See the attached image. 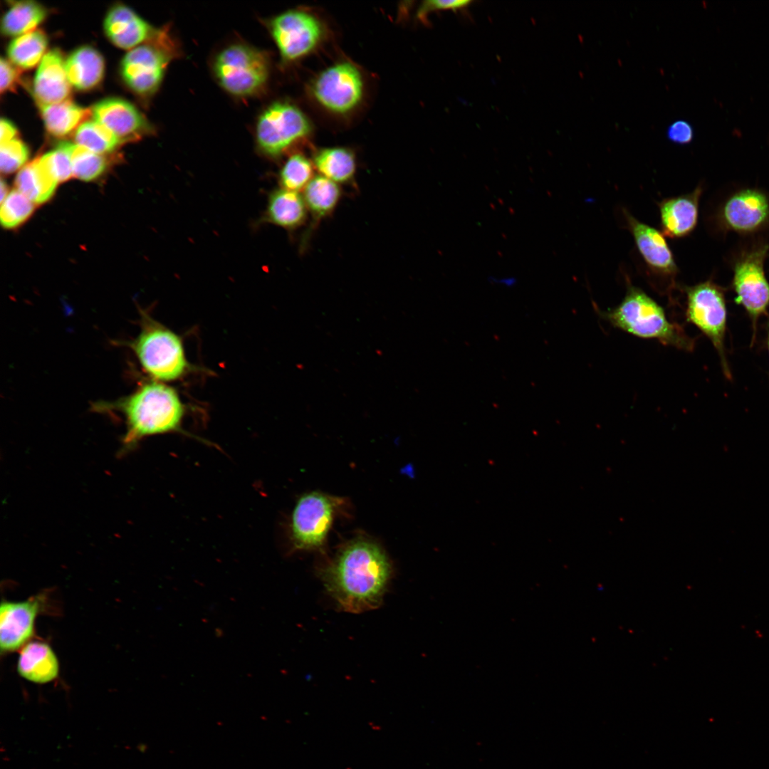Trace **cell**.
I'll list each match as a JSON object with an SVG mask.
<instances>
[{
	"label": "cell",
	"instance_id": "60d3db41",
	"mask_svg": "<svg viewBox=\"0 0 769 769\" xmlns=\"http://www.w3.org/2000/svg\"><path fill=\"white\" fill-rule=\"evenodd\" d=\"M765 328H766V345H767V348H768V354H769V315H768V318L767 322H766Z\"/></svg>",
	"mask_w": 769,
	"mask_h": 769
},
{
	"label": "cell",
	"instance_id": "d590c367",
	"mask_svg": "<svg viewBox=\"0 0 769 769\" xmlns=\"http://www.w3.org/2000/svg\"><path fill=\"white\" fill-rule=\"evenodd\" d=\"M666 135L672 142L689 144L694 138V129L687 121L679 120L668 127Z\"/></svg>",
	"mask_w": 769,
	"mask_h": 769
},
{
	"label": "cell",
	"instance_id": "8fae6325",
	"mask_svg": "<svg viewBox=\"0 0 769 769\" xmlns=\"http://www.w3.org/2000/svg\"><path fill=\"white\" fill-rule=\"evenodd\" d=\"M335 498L319 492L302 496L293 511L291 539L296 550H313L322 547L335 513Z\"/></svg>",
	"mask_w": 769,
	"mask_h": 769
},
{
	"label": "cell",
	"instance_id": "8d00e7d4",
	"mask_svg": "<svg viewBox=\"0 0 769 769\" xmlns=\"http://www.w3.org/2000/svg\"><path fill=\"white\" fill-rule=\"evenodd\" d=\"M0 68L1 92L3 93L6 90H13L16 87L19 80V75L18 73L17 69L15 68L10 62L4 59V58H1Z\"/></svg>",
	"mask_w": 769,
	"mask_h": 769
},
{
	"label": "cell",
	"instance_id": "603a6c76",
	"mask_svg": "<svg viewBox=\"0 0 769 769\" xmlns=\"http://www.w3.org/2000/svg\"><path fill=\"white\" fill-rule=\"evenodd\" d=\"M312 162L319 174L339 184L353 181L357 170L355 153L343 147H324L313 155Z\"/></svg>",
	"mask_w": 769,
	"mask_h": 769
},
{
	"label": "cell",
	"instance_id": "4dcf8cb0",
	"mask_svg": "<svg viewBox=\"0 0 769 769\" xmlns=\"http://www.w3.org/2000/svg\"><path fill=\"white\" fill-rule=\"evenodd\" d=\"M74 137L77 145L100 155L113 151L120 144L108 127L95 120L82 123Z\"/></svg>",
	"mask_w": 769,
	"mask_h": 769
},
{
	"label": "cell",
	"instance_id": "6da1fadb",
	"mask_svg": "<svg viewBox=\"0 0 769 769\" xmlns=\"http://www.w3.org/2000/svg\"><path fill=\"white\" fill-rule=\"evenodd\" d=\"M391 574L382 549L374 542L356 539L342 548L320 576L341 610L361 613L382 604Z\"/></svg>",
	"mask_w": 769,
	"mask_h": 769
},
{
	"label": "cell",
	"instance_id": "e0dca14e",
	"mask_svg": "<svg viewBox=\"0 0 769 769\" xmlns=\"http://www.w3.org/2000/svg\"><path fill=\"white\" fill-rule=\"evenodd\" d=\"M70 85L61 53L57 48L50 50L42 58L33 80V93L38 105L67 100Z\"/></svg>",
	"mask_w": 769,
	"mask_h": 769
},
{
	"label": "cell",
	"instance_id": "52a82bcc",
	"mask_svg": "<svg viewBox=\"0 0 769 769\" xmlns=\"http://www.w3.org/2000/svg\"><path fill=\"white\" fill-rule=\"evenodd\" d=\"M217 81L229 93L249 97L261 92L269 76L266 55L245 44H233L220 51L213 64Z\"/></svg>",
	"mask_w": 769,
	"mask_h": 769
},
{
	"label": "cell",
	"instance_id": "9a60e30c",
	"mask_svg": "<svg viewBox=\"0 0 769 769\" xmlns=\"http://www.w3.org/2000/svg\"><path fill=\"white\" fill-rule=\"evenodd\" d=\"M46 593L21 601L2 600L0 607L1 654L20 650L35 634V622L46 605Z\"/></svg>",
	"mask_w": 769,
	"mask_h": 769
},
{
	"label": "cell",
	"instance_id": "d6986e66",
	"mask_svg": "<svg viewBox=\"0 0 769 769\" xmlns=\"http://www.w3.org/2000/svg\"><path fill=\"white\" fill-rule=\"evenodd\" d=\"M701 193L702 187L699 186L690 193L665 199L659 204L661 227L664 236L681 238L694 230L698 221Z\"/></svg>",
	"mask_w": 769,
	"mask_h": 769
},
{
	"label": "cell",
	"instance_id": "cb8c5ba5",
	"mask_svg": "<svg viewBox=\"0 0 769 769\" xmlns=\"http://www.w3.org/2000/svg\"><path fill=\"white\" fill-rule=\"evenodd\" d=\"M303 196L313 227L335 211L342 197V189L339 184L318 174L305 188Z\"/></svg>",
	"mask_w": 769,
	"mask_h": 769
},
{
	"label": "cell",
	"instance_id": "ffe728a7",
	"mask_svg": "<svg viewBox=\"0 0 769 769\" xmlns=\"http://www.w3.org/2000/svg\"><path fill=\"white\" fill-rule=\"evenodd\" d=\"M58 659L46 642L30 641L19 652L17 660L18 674L24 679L37 684H45L59 675Z\"/></svg>",
	"mask_w": 769,
	"mask_h": 769
},
{
	"label": "cell",
	"instance_id": "f546056e",
	"mask_svg": "<svg viewBox=\"0 0 769 769\" xmlns=\"http://www.w3.org/2000/svg\"><path fill=\"white\" fill-rule=\"evenodd\" d=\"M66 142L71 159L73 176L89 182L100 177L107 169L108 160L103 155L95 153L76 143Z\"/></svg>",
	"mask_w": 769,
	"mask_h": 769
},
{
	"label": "cell",
	"instance_id": "484cf974",
	"mask_svg": "<svg viewBox=\"0 0 769 769\" xmlns=\"http://www.w3.org/2000/svg\"><path fill=\"white\" fill-rule=\"evenodd\" d=\"M18 190L35 204L48 201L54 194L58 182L51 176L39 158L24 166L17 174Z\"/></svg>",
	"mask_w": 769,
	"mask_h": 769
},
{
	"label": "cell",
	"instance_id": "83f0119b",
	"mask_svg": "<svg viewBox=\"0 0 769 769\" xmlns=\"http://www.w3.org/2000/svg\"><path fill=\"white\" fill-rule=\"evenodd\" d=\"M48 40L41 30L19 36L9 43L7 54L15 65L21 68H31L43 57Z\"/></svg>",
	"mask_w": 769,
	"mask_h": 769
},
{
	"label": "cell",
	"instance_id": "4316f807",
	"mask_svg": "<svg viewBox=\"0 0 769 769\" xmlns=\"http://www.w3.org/2000/svg\"><path fill=\"white\" fill-rule=\"evenodd\" d=\"M46 13V8L36 1L14 2L1 19V32L11 36L33 31L44 20Z\"/></svg>",
	"mask_w": 769,
	"mask_h": 769
},
{
	"label": "cell",
	"instance_id": "9c48e42d",
	"mask_svg": "<svg viewBox=\"0 0 769 769\" xmlns=\"http://www.w3.org/2000/svg\"><path fill=\"white\" fill-rule=\"evenodd\" d=\"M311 130L309 120L298 108L286 102H275L257 120V146L263 155L276 158L307 137Z\"/></svg>",
	"mask_w": 769,
	"mask_h": 769
},
{
	"label": "cell",
	"instance_id": "ac0fdd59",
	"mask_svg": "<svg viewBox=\"0 0 769 769\" xmlns=\"http://www.w3.org/2000/svg\"><path fill=\"white\" fill-rule=\"evenodd\" d=\"M104 30L108 38L122 48H133L151 39L158 29L153 28L127 6L117 4L108 12Z\"/></svg>",
	"mask_w": 769,
	"mask_h": 769
},
{
	"label": "cell",
	"instance_id": "3957f363",
	"mask_svg": "<svg viewBox=\"0 0 769 769\" xmlns=\"http://www.w3.org/2000/svg\"><path fill=\"white\" fill-rule=\"evenodd\" d=\"M597 314L612 326L634 336L654 339L666 346L691 352L696 340L683 327L669 320L664 308L644 291L631 283L627 284L626 294L614 308Z\"/></svg>",
	"mask_w": 769,
	"mask_h": 769
},
{
	"label": "cell",
	"instance_id": "e575fe53",
	"mask_svg": "<svg viewBox=\"0 0 769 769\" xmlns=\"http://www.w3.org/2000/svg\"><path fill=\"white\" fill-rule=\"evenodd\" d=\"M471 3V1H442L429 0L422 3L417 9V18L423 23H427V16L429 13L439 10L457 11L464 9Z\"/></svg>",
	"mask_w": 769,
	"mask_h": 769
},
{
	"label": "cell",
	"instance_id": "7c38bea8",
	"mask_svg": "<svg viewBox=\"0 0 769 769\" xmlns=\"http://www.w3.org/2000/svg\"><path fill=\"white\" fill-rule=\"evenodd\" d=\"M269 30L286 62L298 60L311 53L324 36L320 20L302 10H290L275 16L269 22Z\"/></svg>",
	"mask_w": 769,
	"mask_h": 769
},
{
	"label": "cell",
	"instance_id": "f35d334b",
	"mask_svg": "<svg viewBox=\"0 0 769 769\" xmlns=\"http://www.w3.org/2000/svg\"><path fill=\"white\" fill-rule=\"evenodd\" d=\"M487 281L493 285L499 286L506 288H513L518 284V278L514 276H497L490 275Z\"/></svg>",
	"mask_w": 769,
	"mask_h": 769
},
{
	"label": "cell",
	"instance_id": "d6a6232c",
	"mask_svg": "<svg viewBox=\"0 0 769 769\" xmlns=\"http://www.w3.org/2000/svg\"><path fill=\"white\" fill-rule=\"evenodd\" d=\"M40 162L58 182H64L73 176L72 163L66 142L39 157Z\"/></svg>",
	"mask_w": 769,
	"mask_h": 769
},
{
	"label": "cell",
	"instance_id": "8992f818",
	"mask_svg": "<svg viewBox=\"0 0 769 769\" xmlns=\"http://www.w3.org/2000/svg\"><path fill=\"white\" fill-rule=\"evenodd\" d=\"M178 53V46L167 30L158 29L151 39L125 54L121 75L137 94L152 95L159 88L169 63Z\"/></svg>",
	"mask_w": 769,
	"mask_h": 769
},
{
	"label": "cell",
	"instance_id": "7402d4cb",
	"mask_svg": "<svg viewBox=\"0 0 769 769\" xmlns=\"http://www.w3.org/2000/svg\"><path fill=\"white\" fill-rule=\"evenodd\" d=\"M66 70L71 85L81 90H90L103 78L104 61L96 49L83 46L70 54L66 61Z\"/></svg>",
	"mask_w": 769,
	"mask_h": 769
},
{
	"label": "cell",
	"instance_id": "d4e9b609",
	"mask_svg": "<svg viewBox=\"0 0 769 769\" xmlns=\"http://www.w3.org/2000/svg\"><path fill=\"white\" fill-rule=\"evenodd\" d=\"M47 131L55 137H64L78 128L92 112L67 99L60 103L39 105Z\"/></svg>",
	"mask_w": 769,
	"mask_h": 769
},
{
	"label": "cell",
	"instance_id": "30bf717a",
	"mask_svg": "<svg viewBox=\"0 0 769 769\" xmlns=\"http://www.w3.org/2000/svg\"><path fill=\"white\" fill-rule=\"evenodd\" d=\"M315 100L326 110L345 115L354 110L364 95V80L358 68L342 61L322 70L310 85Z\"/></svg>",
	"mask_w": 769,
	"mask_h": 769
},
{
	"label": "cell",
	"instance_id": "1f68e13d",
	"mask_svg": "<svg viewBox=\"0 0 769 769\" xmlns=\"http://www.w3.org/2000/svg\"><path fill=\"white\" fill-rule=\"evenodd\" d=\"M35 204L19 190H13L1 202L0 218L6 229L15 228L26 221L34 210Z\"/></svg>",
	"mask_w": 769,
	"mask_h": 769
},
{
	"label": "cell",
	"instance_id": "4fadbf2b",
	"mask_svg": "<svg viewBox=\"0 0 769 769\" xmlns=\"http://www.w3.org/2000/svg\"><path fill=\"white\" fill-rule=\"evenodd\" d=\"M623 212L627 229L649 273L657 279V283L663 284L664 293L671 292L676 286L678 268L664 234L637 220L627 211Z\"/></svg>",
	"mask_w": 769,
	"mask_h": 769
},
{
	"label": "cell",
	"instance_id": "277c9868",
	"mask_svg": "<svg viewBox=\"0 0 769 769\" xmlns=\"http://www.w3.org/2000/svg\"><path fill=\"white\" fill-rule=\"evenodd\" d=\"M141 320L140 332L129 347L143 370L158 382L181 378L189 369L181 338L146 313Z\"/></svg>",
	"mask_w": 769,
	"mask_h": 769
},
{
	"label": "cell",
	"instance_id": "5bb4252c",
	"mask_svg": "<svg viewBox=\"0 0 769 769\" xmlns=\"http://www.w3.org/2000/svg\"><path fill=\"white\" fill-rule=\"evenodd\" d=\"M717 218L722 229L743 234L757 232L769 223V197L758 189H740L724 202Z\"/></svg>",
	"mask_w": 769,
	"mask_h": 769
},
{
	"label": "cell",
	"instance_id": "44dd1931",
	"mask_svg": "<svg viewBox=\"0 0 769 769\" xmlns=\"http://www.w3.org/2000/svg\"><path fill=\"white\" fill-rule=\"evenodd\" d=\"M308 211L300 192L278 188L268 196L265 219L274 225L292 231L302 226Z\"/></svg>",
	"mask_w": 769,
	"mask_h": 769
},
{
	"label": "cell",
	"instance_id": "5b68a950",
	"mask_svg": "<svg viewBox=\"0 0 769 769\" xmlns=\"http://www.w3.org/2000/svg\"><path fill=\"white\" fill-rule=\"evenodd\" d=\"M686 320L696 326L711 342L728 380L732 375L727 361L725 337L727 328V307L725 291L711 280L686 286Z\"/></svg>",
	"mask_w": 769,
	"mask_h": 769
},
{
	"label": "cell",
	"instance_id": "2e32d148",
	"mask_svg": "<svg viewBox=\"0 0 769 769\" xmlns=\"http://www.w3.org/2000/svg\"><path fill=\"white\" fill-rule=\"evenodd\" d=\"M91 112L94 120L108 127L120 143L137 140L152 131L142 113L121 98L103 99L94 105Z\"/></svg>",
	"mask_w": 769,
	"mask_h": 769
},
{
	"label": "cell",
	"instance_id": "ba28073f",
	"mask_svg": "<svg viewBox=\"0 0 769 769\" xmlns=\"http://www.w3.org/2000/svg\"><path fill=\"white\" fill-rule=\"evenodd\" d=\"M768 250L767 244L755 245L743 251L733 266L731 287L735 302L744 308L751 321V345L755 342L758 320L768 314L769 308V282L764 269Z\"/></svg>",
	"mask_w": 769,
	"mask_h": 769
},
{
	"label": "cell",
	"instance_id": "f1b7e54d",
	"mask_svg": "<svg viewBox=\"0 0 769 769\" xmlns=\"http://www.w3.org/2000/svg\"><path fill=\"white\" fill-rule=\"evenodd\" d=\"M312 160L301 153L290 155L282 165L278 174L281 188L300 192L314 177Z\"/></svg>",
	"mask_w": 769,
	"mask_h": 769
},
{
	"label": "cell",
	"instance_id": "7a4b0ae2",
	"mask_svg": "<svg viewBox=\"0 0 769 769\" xmlns=\"http://www.w3.org/2000/svg\"><path fill=\"white\" fill-rule=\"evenodd\" d=\"M98 410H117L124 415L126 446L142 438L182 430L185 408L177 391L162 382L142 383L132 394L112 403L95 404Z\"/></svg>",
	"mask_w": 769,
	"mask_h": 769
},
{
	"label": "cell",
	"instance_id": "ab89813d",
	"mask_svg": "<svg viewBox=\"0 0 769 769\" xmlns=\"http://www.w3.org/2000/svg\"><path fill=\"white\" fill-rule=\"evenodd\" d=\"M7 188L8 187H7L6 184L5 183V182L3 179H1V202L4 201V199L8 195L7 194H8V189Z\"/></svg>",
	"mask_w": 769,
	"mask_h": 769
},
{
	"label": "cell",
	"instance_id": "836d02e7",
	"mask_svg": "<svg viewBox=\"0 0 769 769\" xmlns=\"http://www.w3.org/2000/svg\"><path fill=\"white\" fill-rule=\"evenodd\" d=\"M28 155L27 146L19 139L1 143V172L5 174L14 172L27 161Z\"/></svg>",
	"mask_w": 769,
	"mask_h": 769
},
{
	"label": "cell",
	"instance_id": "74e56055",
	"mask_svg": "<svg viewBox=\"0 0 769 769\" xmlns=\"http://www.w3.org/2000/svg\"><path fill=\"white\" fill-rule=\"evenodd\" d=\"M0 142L4 143L14 139L17 134V129L14 125L7 119L1 118L0 122Z\"/></svg>",
	"mask_w": 769,
	"mask_h": 769
}]
</instances>
